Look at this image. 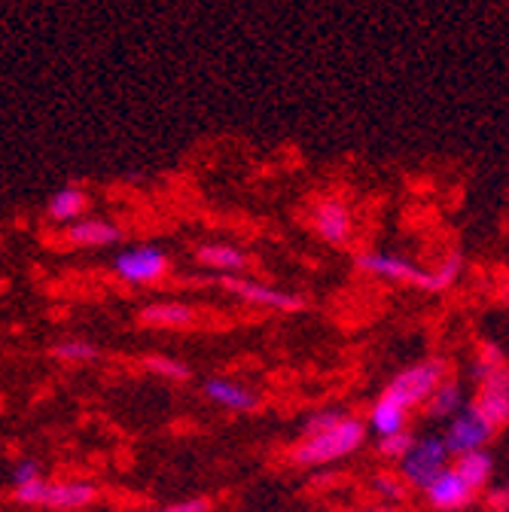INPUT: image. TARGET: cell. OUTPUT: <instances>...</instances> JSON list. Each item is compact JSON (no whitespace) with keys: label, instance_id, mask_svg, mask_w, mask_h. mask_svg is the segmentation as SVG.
Here are the masks:
<instances>
[{"label":"cell","instance_id":"1","mask_svg":"<svg viewBox=\"0 0 509 512\" xmlns=\"http://www.w3.org/2000/svg\"><path fill=\"white\" fill-rule=\"evenodd\" d=\"M363 442H366V424L360 418L348 415L336 427L296 442L293 452H290V464H296V467H330V464L354 455Z\"/></svg>","mask_w":509,"mask_h":512},{"label":"cell","instance_id":"2","mask_svg":"<svg viewBox=\"0 0 509 512\" xmlns=\"http://www.w3.org/2000/svg\"><path fill=\"white\" fill-rule=\"evenodd\" d=\"M16 503L22 506H43L52 512H77V509H89L98 500V485L89 479H65V482H46L43 476L19 485L13 491Z\"/></svg>","mask_w":509,"mask_h":512},{"label":"cell","instance_id":"3","mask_svg":"<svg viewBox=\"0 0 509 512\" xmlns=\"http://www.w3.org/2000/svg\"><path fill=\"white\" fill-rule=\"evenodd\" d=\"M445 375H449V360L430 357L424 363H412L403 372H397L391 378V384L385 388V394L394 397L403 409L412 412L415 406H424L427 403V397L445 381Z\"/></svg>","mask_w":509,"mask_h":512},{"label":"cell","instance_id":"4","mask_svg":"<svg viewBox=\"0 0 509 512\" xmlns=\"http://www.w3.org/2000/svg\"><path fill=\"white\" fill-rule=\"evenodd\" d=\"M354 266L363 272V275H372V278H381V281H391V284H406V287H418L424 293H436L433 287V275L421 266H415L406 256H397V253H385V250H366V253H357Z\"/></svg>","mask_w":509,"mask_h":512},{"label":"cell","instance_id":"5","mask_svg":"<svg viewBox=\"0 0 509 512\" xmlns=\"http://www.w3.org/2000/svg\"><path fill=\"white\" fill-rule=\"evenodd\" d=\"M168 256L162 247L156 244H141V247H129V250H119L113 256V275L129 284V287H150L159 284L168 272Z\"/></svg>","mask_w":509,"mask_h":512},{"label":"cell","instance_id":"6","mask_svg":"<svg viewBox=\"0 0 509 512\" xmlns=\"http://www.w3.org/2000/svg\"><path fill=\"white\" fill-rule=\"evenodd\" d=\"M449 461L452 455H449V448H445L442 436H421V439L415 436V445L400 461V479L424 491L445 467H449Z\"/></svg>","mask_w":509,"mask_h":512},{"label":"cell","instance_id":"7","mask_svg":"<svg viewBox=\"0 0 509 512\" xmlns=\"http://www.w3.org/2000/svg\"><path fill=\"white\" fill-rule=\"evenodd\" d=\"M220 284L235 299H241L247 305H257V308H275V311H284V314H296V311L305 308V299L302 296H296L290 290H278V287L263 284V281H253V278L226 275V278H220Z\"/></svg>","mask_w":509,"mask_h":512},{"label":"cell","instance_id":"8","mask_svg":"<svg viewBox=\"0 0 509 512\" xmlns=\"http://www.w3.org/2000/svg\"><path fill=\"white\" fill-rule=\"evenodd\" d=\"M494 427L470 406H464L458 415L449 418V430H445L442 442L449 448V455L458 458V455H467V452H476V448H485L491 439H494Z\"/></svg>","mask_w":509,"mask_h":512},{"label":"cell","instance_id":"9","mask_svg":"<svg viewBox=\"0 0 509 512\" xmlns=\"http://www.w3.org/2000/svg\"><path fill=\"white\" fill-rule=\"evenodd\" d=\"M311 226L330 247H345L354 235V214L345 199L327 196L311 208Z\"/></svg>","mask_w":509,"mask_h":512},{"label":"cell","instance_id":"10","mask_svg":"<svg viewBox=\"0 0 509 512\" xmlns=\"http://www.w3.org/2000/svg\"><path fill=\"white\" fill-rule=\"evenodd\" d=\"M424 497H427V503H430L436 512H461V509H467V506L476 500V491H473L452 467H445V470L424 488Z\"/></svg>","mask_w":509,"mask_h":512},{"label":"cell","instance_id":"11","mask_svg":"<svg viewBox=\"0 0 509 512\" xmlns=\"http://www.w3.org/2000/svg\"><path fill=\"white\" fill-rule=\"evenodd\" d=\"M473 409L494 427L500 430L509 421V375L506 369L488 375L485 381H479V394L473 400Z\"/></svg>","mask_w":509,"mask_h":512},{"label":"cell","instance_id":"12","mask_svg":"<svg viewBox=\"0 0 509 512\" xmlns=\"http://www.w3.org/2000/svg\"><path fill=\"white\" fill-rule=\"evenodd\" d=\"M202 391L214 406H220L226 412H238V415H250L263 406L257 391H250L247 384L232 381V378H208Z\"/></svg>","mask_w":509,"mask_h":512},{"label":"cell","instance_id":"13","mask_svg":"<svg viewBox=\"0 0 509 512\" xmlns=\"http://www.w3.org/2000/svg\"><path fill=\"white\" fill-rule=\"evenodd\" d=\"M125 238L122 226L113 220H101V217H80L77 223L68 226V241L74 247H113Z\"/></svg>","mask_w":509,"mask_h":512},{"label":"cell","instance_id":"14","mask_svg":"<svg viewBox=\"0 0 509 512\" xmlns=\"http://www.w3.org/2000/svg\"><path fill=\"white\" fill-rule=\"evenodd\" d=\"M196 263L208 272H217L220 278L226 275H241L247 269V253L235 244H223V241H208L202 247H196Z\"/></svg>","mask_w":509,"mask_h":512},{"label":"cell","instance_id":"15","mask_svg":"<svg viewBox=\"0 0 509 512\" xmlns=\"http://www.w3.org/2000/svg\"><path fill=\"white\" fill-rule=\"evenodd\" d=\"M89 208V196H86V189L80 183H68V186H61L55 189L49 202H46V220L49 223H77Z\"/></svg>","mask_w":509,"mask_h":512},{"label":"cell","instance_id":"16","mask_svg":"<svg viewBox=\"0 0 509 512\" xmlns=\"http://www.w3.org/2000/svg\"><path fill=\"white\" fill-rule=\"evenodd\" d=\"M369 427L378 436H394L409 430V409H403L394 397H388L385 391L378 394V400L369 409Z\"/></svg>","mask_w":509,"mask_h":512},{"label":"cell","instance_id":"17","mask_svg":"<svg viewBox=\"0 0 509 512\" xmlns=\"http://www.w3.org/2000/svg\"><path fill=\"white\" fill-rule=\"evenodd\" d=\"M452 470H455L473 491H482V488H488L491 479H494V458H491L488 448H476V452L458 455Z\"/></svg>","mask_w":509,"mask_h":512},{"label":"cell","instance_id":"18","mask_svg":"<svg viewBox=\"0 0 509 512\" xmlns=\"http://www.w3.org/2000/svg\"><path fill=\"white\" fill-rule=\"evenodd\" d=\"M141 320L147 327H165V330H183L196 320V311L183 302H153L141 308Z\"/></svg>","mask_w":509,"mask_h":512},{"label":"cell","instance_id":"19","mask_svg":"<svg viewBox=\"0 0 509 512\" xmlns=\"http://www.w3.org/2000/svg\"><path fill=\"white\" fill-rule=\"evenodd\" d=\"M427 415L436 418V421H445V418H452L464 409V388H461V381L455 378H445L439 388L427 397L424 403Z\"/></svg>","mask_w":509,"mask_h":512},{"label":"cell","instance_id":"20","mask_svg":"<svg viewBox=\"0 0 509 512\" xmlns=\"http://www.w3.org/2000/svg\"><path fill=\"white\" fill-rule=\"evenodd\" d=\"M58 363H95L101 357V348L86 339H65L49 351Z\"/></svg>","mask_w":509,"mask_h":512},{"label":"cell","instance_id":"21","mask_svg":"<svg viewBox=\"0 0 509 512\" xmlns=\"http://www.w3.org/2000/svg\"><path fill=\"white\" fill-rule=\"evenodd\" d=\"M369 488L381 497V503H391V506L403 503L406 500V491H409L406 482L400 476H394V473H378V476H372Z\"/></svg>","mask_w":509,"mask_h":512},{"label":"cell","instance_id":"22","mask_svg":"<svg viewBox=\"0 0 509 512\" xmlns=\"http://www.w3.org/2000/svg\"><path fill=\"white\" fill-rule=\"evenodd\" d=\"M415 445V433L412 430H403V433H394V436H378V455L385 461H403L409 455V448Z\"/></svg>","mask_w":509,"mask_h":512},{"label":"cell","instance_id":"23","mask_svg":"<svg viewBox=\"0 0 509 512\" xmlns=\"http://www.w3.org/2000/svg\"><path fill=\"white\" fill-rule=\"evenodd\" d=\"M342 418H348V412H345V409H339V406L314 409V412L305 418V424H302V439H308V436H317V433H324V430L336 427Z\"/></svg>","mask_w":509,"mask_h":512},{"label":"cell","instance_id":"24","mask_svg":"<svg viewBox=\"0 0 509 512\" xmlns=\"http://www.w3.org/2000/svg\"><path fill=\"white\" fill-rule=\"evenodd\" d=\"M500 369H506L503 348H500V345H494V342H485V345H482V351H479V357H476V366H473V378H476V384H479V381H485L488 375L500 372Z\"/></svg>","mask_w":509,"mask_h":512},{"label":"cell","instance_id":"25","mask_svg":"<svg viewBox=\"0 0 509 512\" xmlns=\"http://www.w3.org/2000/svg\"><path fill=\"white\" fill-rule=\"evenodd\" d=\"M461 272H464V253H449L445 260L436 266V272H430L433 275V287H436V293L439 290H449L458 278H461Z\"/></svg>","mask_w":509,"mask_h":512},{"label":"cell","instance_id":"26","mask_svg":"<svg viewBox=\"0 0 509 512\" xmlns=\"http://www.w3.org/2000/svg\"><path fill=\"white\" fill-rule=\"evenodd\" d=\"M144 366L153 372V375H162L168 381H186L189 378V366L183 360H174V357H165V354H153L144 360Z\"/></svg>","mask_w":509,"mask_h":512},{"label":"cell","instance_id":"27","mask_svg":"<svg viewBox=\"0 0 509 512\" xmlns=\"http://www.w3.org/2000/svg\"><path fill=\"white\" fill-rule=\"evenodd\" d=\"M208 509H211V500H208V497H186V500L159 506V509H153V512H208Z\"/></svg>","mask_w":509,"mask_h":512},{"label":"cell","instance_id":"28","mask_svg":"<svg viewBox=\"0 0 509 512\" xmlns=\"http://www.w3.org/2000/svg\"><path fill=\"white\" fill-rule=\"evenodd\" d=\"M34 479H40V467H37V461H34V458H19V461H16V467H13V485L19 488V485L34 482Z\"/></svg>","mask_w":509,"mask_h":512},{"label":"cell","instance_id":"29","mask_svg":"<svg viewBox=\"0 0 509 512\" xmlns=\"http://www.w3.org/2000/svg\"><path fill=\"white\" fill-rule=\"evenodd\" d=\"M488 512H506V503H509V491L506 488H494L491 494H488Z\"/></svg>","mask_w":509,"mask_h":512},{"label":"cell","instance_id":"30","mask_svg":"<svg viewBox=\"0 0 509 512\" xmlns=\"http://www.w3.org/2000/svg\"><path fill=\"white\" fill-rule=\"evenodd\" d=\"M354 512H403L400 506H391V503H375V506H360Z\"/></svg>","mask_w":509,"mask_h":512}]
</instances>
